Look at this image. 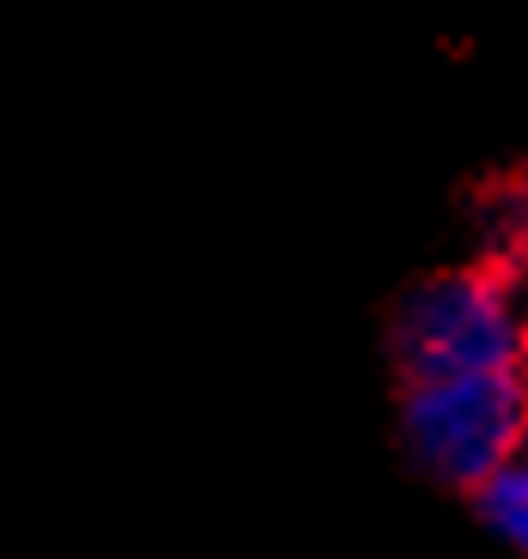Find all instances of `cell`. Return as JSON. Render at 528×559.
<instances>
[{
	"instance_id": "obj_2",
	"label": "cell",
	"mask_w": 528,
	"mask_h": 559,
	"mask_svg": "<svg viewBox=\"0 0 528 559\" xmlns=\"http://www.w3.org/2000/svg\"><path fill=\"white\" fill-rule=\"evenodd\" d=\"M389 353L401 383L444 378V371H487V365H523L528 329L511 286L487 267H444L419 280L395 305Z\"/></svg>"
},
{
	"instance_id": "obj_3",
	"label": "cell",
	"mask_w": 528,
	"mask_h": 559,
	"mask_svg": "<svg viewBox=\"0 0 528 559\" xmlns=\"http://www.w3.org/2000/svg\"><path fill=\"white\" fill-rule=\"evenodd\" d=\"M468 504L504 547L528 554V444L516 456H504L480 487H468Z\"/></svg>"
},
{
	"instance_id": "obj_1",
	"label": "cell",
	"mask_w": 528,
	"mask_h": 559,
	"mask_svg": "<svg viewBox=\"0 0 528 559\" xmlns=\"http://www.w3.org/2000/svg\"><path fill=\"white\" fill-rule=\"evenodd\" d=\"M401 444L425 480L468 492L528 444V359L401 383Z\"/></svg>"
}]
</instances>
